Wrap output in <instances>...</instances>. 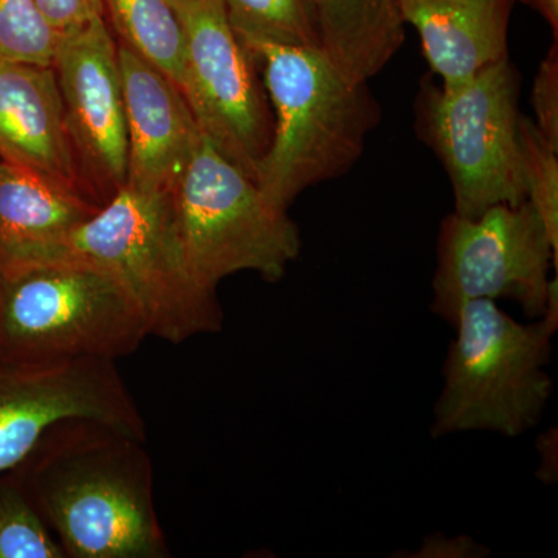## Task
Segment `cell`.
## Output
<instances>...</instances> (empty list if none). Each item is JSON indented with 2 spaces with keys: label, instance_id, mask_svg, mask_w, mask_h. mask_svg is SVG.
<instances>
[{
  "label": "cell",
  "instance_id": "cell-12",
  "mask_svg": "<svg viewBox=\"0 0 558 558\" xmlns=\"http://www.w3.org/2000/svg\"><path fill=\"white\" fill-rule=\"evenodd\" d=\"M119 62L126 113V185L172 191L199 142V123L179 87L123 44Z\"/></svg>",
  "mask_w": 558,
  "mask_h": 558
},
{
  "label": "cell",
  "instance_id": "cell-18",
  "mask_svg": "<svg viewBox=\"0 0 558 558\" xmlns=\"http://www.w3.org/2000/svg\"><path fill=\"white\" fill-rule=\"evenodd\" d=\"M223 5L242 44L319 47L310 0H223Z\"/></svg>",
  "mask_w": 558,
  "mask_h": 558
},
{
  "label": "cell",
  "instance_id": "cell-3",
  "mask_svg": "<svg viewBox=\"0 0 558 558\" xmlns=\"http://www.w3.org/2000/svg\"><path fill=\"white\" fill-rule=\"evenodd\" d=\"M54 259L89 264L121 282L145 315L149 337L180 344L223 328L216 290L201 286L186 266L171 191L124 185L35 264Z\"/></svg>",
  "mask_w": 558,
  "mask_h": 558
},
{
  "label": "cell",
  "instance_id": "cell-11",
  "mask_svg": "<svg viewBox=\"0 0 558 558\" xmlns=\"http://www.w3.org/2000/svg\"><path fill=\"white\" fill-rule=\"evenodd\" d=\"M65 128L106 204L128 178V132L119 47L102 17L62 33L53 60Z\"/></svg>",
  "mask_w": 558,
  "mask_h": 558
},
{
  "label": "cell",
  "instance_id": "cell-4",
  "mask_svg": "<svg viewBox=\"0 0 558 558\" xmlns=\"http://www.w3.org/2000/svg\"><path fill=\"white\" fill-rule=\"evenodd\" d=\"M433 438L488 432L517 438L539 424L554 392L548 373L558 329V289L542 318L520 323L492 300L462 306L453 325Z\"/></svg>",
  "mask_w": 558,
  "mask_h": 558
},
{
  "label": "cell",
  "instance_id": "cell-6",
  "mask_svg": "<svg viewBox=\"0 0 558 558\" xmlns=\"http://www.w3.org/2000/svg\"><path fill=\"white\" fill-rule=\"evenodd\" d=\"M186 266L205 289L240 271L277 282L299 258V227L202 131L171 191Z\"/></svg>",
  "mask_w": 558,
  "mask_h": 558
},
{
  "label": "cell",
  "instance_id": "cell-24",
  "mask_svg": "<svg viewBox=\"0 0 558 558\" xmlns=\"http://www.w3.org/2000/svg\"><path fill=\"white\" fill-rule=\"evenodd\" d=\"M488 553L484 546L476 543L475 539L447 538L438 535V538L432 537L424 542L417 557H481Z\"/></svg>",
  "mask_w": 558,
  "mask_h": 558
},
{
  "label": "cell",
  "instance_id": "cell-15",
  "mask_svg": "<svg viewBox=\"0 0 558 558\" xmlns=\"http://www.w3.org/2000/svg\"><path fill=\"white\" fill-rule=\"evenodd\" d=\"M101 205L0 160V274L32 266Z\"/></svg>",
  "mask_w": 558,
  "mask_h": 558
},
{
  "label": "cell",
  "instance_id": "cell-5",
  "mask_svg": "<svg viewBox=\"0 0 558 558\" xmlns=\"http://www.w3.org/2000/svg\"><path fill=\"white\" fill-rule=\"evenodd\" d=\"M148 337L137 301L89 264L54 259L0 274V363L117 362Z\"/></svg>",
  "mask_w": 558,
  "mask_h": 558
},
{
  "label": "cell",
  "instance_id": "cell-14",
  "mask_svg": "<svg viewBox=\"0 0 558 558\" xmlns=\"http://www.w3.org/2000/svg\"><path fill=\"white\" fill-rule=\"evenodd\" d=\"M405 24L421 35L429 68L454 86L508 58V25L515 0H398Z\"/></svg>",
  "mask_w": 558,
  "mask_h": 558
},
{
  "label": "cell",
  "instance_id": "cell-16",
  "mask_svg": "<svg viewBox=\"0 0 558 558\" xmlns=\"http://www.w3.org/2000/svg\"><path fill=\"white\" fill-rule=\"evenodd\" d=\"M319 49L349 80L368 83L405 43L398 0H310Z\"/></svg>",
  "mask_w": 558,
  "mask_h": 558
},
{
  "label": "cell",
  "instance_id": "cell-9",
  "mask_svg": "<svg viewBox=\"0 0 558 558\" xmlns=\"http://www.w3.org/2000/svg\"><path fill=\"white\" fill-rule=\"evenodd\" d=\"M185 36L189 101L216 148L255 180L274 117L223 0H170Z\"/></svg>",
  "mask_w": 558,
  "mask_h": 558
},
{
  "label": "cell",
  "instance_id": "cell-7",
  "mask_svg": "<svg viewBox=\"0 0 558 558\" xmlns=\"http://www.w3.org/2000/svg\"><path fill=\"white\" fill-rule=\"evenodd\" d=\"M519 98L508 58L454 86H422L417 131L449 174L454 215L478 218L495 205L527 201Z\"/></svg>",
  "mask_w": 558,
  "mask_h": 558
},
{
  "label": "cell",
  "instance_id": "cell-22",
  "mask_svg": "<svg viewBox=\"0 0 558 558\" xmlns=\"http://www.w3.org/2000/svg\"><path fill=\"white\" fill-rule=\"evenodd\" d=\"M535 121L539 134L558 149V50L557 43L539 65L532 92Z\"/></svg>",
  "mask_w": 558,
  "mask_h": 558
},
{
  "label": "cell",
  "instance_id": "cell-23",
  "mask_svg": "<svg viewBox=\"0 0 558 558\" xmlns=\"http://www.w3.org/2000/svg\"><path fill=\"white\" fill-rule=\"evenodd\" d=\"M44 20L54 31L68 33L102 17V0H35Z\"/></svg>",
  "mask_w": 558,
  "mask_h": 558
},
{
  "label": "cell",
  "instance_id": "cell-21",
  "mask_svg": "<svg viewBox=\"0 0 558 558\" xmlns=\"http://www.w3.org/2000/svg\"><path fill=\"white\" fill-rule=\"evenodd\" d=\"M521 157L527 202L542 219L558 250V149L543 137L534 121L521 116Z\"/></svg>",
  "mask_w": 558,
  "mask_h": 558
},
{
  "label": "cell",
  "instance_id": "cell-17",
  "mask_svg": "<svg viewBox=\"0 0 558 558\" xmlns=\"http://www.w3.org/2000/svg\"><path fill=\"white\" fill-rule=\"evenodd\" d=\"M123 46L189 90L185 36L170 0H102Z\"/></svg>",
  "mask_w": 558,
  "mask_h": 558
},
{
  "label": "cell",
  "instance_id": "cell-2",
  "mask_svg": "<svg viewBox=\"0 0 558 558\" xmlns=\"http://www.w3.org/2000/svg\"><path fill=\"white\" fill-rule=\"evenodd\" d=\"M263 65L274 134L255 182L289 209L303 191L347 174L380 123L368 83L349 80L319 47L244 44Z\"/></svg>",
  "mask_w": 558,
  "mask_h": 558
},
{
  "label": "cell",
  "instance_id": "cell-13",
  "mask_svg": "<svg viewBox=\"0 0 558 558\" xmlns=\"http://www.w3.org/2000/svg\"><path fill=\"white\" fill-rule=\"evenodd\" d=\"M0 160L83 193L53 65L0 61Z\"/></svg>",
  "mask_w": 558,
  "mask_h": 558
},
{
  "label": "cell",
  "instance_id": "cell-1",
  "mask_svg": "<svg viewBox=\"0 0 558 558\" xmlns=\"http://www.w3.org/2000/svg\"><path fill=\"white\" fill-rule=\"evenodd\" d=\"M142 444L105 422L65 418L13 469L65 557H171Z\"/></svg>",
  "mask_w": 558,
  "mask_h": 558
},
{
  "label": "cell",
  "instance_id": "cell-19",
  "mask_svg": "<svg viewBox=\"0 0 558 558\" xmlns=\"http://www.w3.org/2000/svg\"><path fill=\"white\" fill-rule=\"evenodd\" d=\"M0 558H68L13 470L0 475Z\"/></svg>",
  "mask_w": 558,
  "mask_h": 558
},
{
  "label": "cell",
  "instance_id": "cell-10",
  "mask_svg": "<svg viewBox=\"0 0 558 558\" xmlns=\"http://www.w3.org/2000/svg\"><path fill=\"white\" fill-rule=\"evenodd\" d=\"M75 417L94 418L146 438L145 421L117 362L0 363V475L16 469L47 429Z\"/></svg>",
  "mask_w": 558,
  "mask_h": 558
},
{
  "label": "cell",
  "instance_id": "cell-8",
  "mask_svg": "<svg viewBox=\"0 0 558 558\" xmlns=\"http://www.w3.org/2000/svg\"><path fill=\"white\" fill-rule=\"evenodd\" d=\"M557 264L558 250L527 201L495 205L478 218L451 213L440 223L429 311L453 328L470 301L510 300L529 319L542 318Z\"/></svg>",
  "mask_w": 558,
  "mask_h": 558
},
{
  "label": "cell",
  "instance_id": "cell-20",
  "mask_svg": "<svg viewBox=\"0 0 558 558\" xmlns=\"http://www.w3.org/2000/svg\"><path fill=\"white\" fill-rule=\"evenodd\" d=\"M61 38L35 0H0V61L51 65Z\"/></svg>",
  "mask_w": 558,
  "mask_h": 558
}]
</instances>
